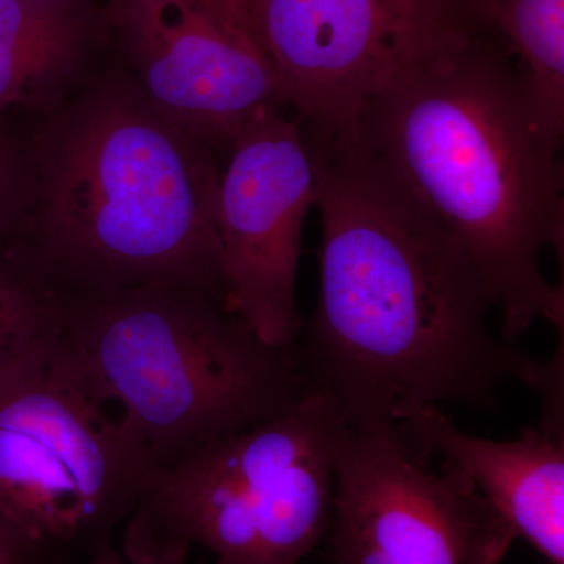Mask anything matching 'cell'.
I'll return each mask as SVG.
<instances>
[{
	"instance_id": "obj_10",
	"label": "cell",
	"mask_w": 564,
	"mask_h": 564,
	"mask_svg": "<svg viewBox=\"0 0 564 564\" xmlns=\"http://www.w3.org/2000/svg\"><path fill=\"white\" fill-rule=\"evenodd\" d=\"M109 11L144 98L212 152L231 151L256 115L285 106L258 44L198 0H110Z\"/></svg>"
},
{
	"instance_id": "obj_2",
	"label": "cell",
	"mask_w": 564,
	"mask_h": 564,
	"mask_svg": "<svg viewBox=\"0 0 564 564\" xmlns=\"http://www.w3.org/2000/svg\"><path fill=\"white\" fill-rule=\"evenodd\" d=\"M481 20L447 50L402 70L352 132L462 243L502 314V340L533 322L564 325L563 288L541 251L563 259L560 143L551 139L510 61Z\"/></svg>"
},
{
	"instance_id": "obj_19",
	"label": "cell",
	"mask_w": 564,
	"mask_h": 564,
	"mask_svg": "<svg viewBox=\"0 0 564 564\" xmlns=\"http://www.w3.org/2000/svg\"><path fill=\"white\" fill-rule=\"evenodd\" d=\"M54 2H69V3H79V0H54Z\"/></svg>"
},
{
	"instance_id": "obj_6",
	"label": "cell",
	"mask_w": 564,
	"mask_h": 564,
	"mask_svg": "<svg viewBox=\"0 0 564 564\" xmlns=\"http://www.w3.org/2000/svg\"><path fill=\"white\" fill-rule=\"evenodd\" d=\"M158 473L51 326L0 370V518L63 558L99 554Z\"/></svg>"
},
{
	"instance_id": "obj_1",
	"label": "cell",
	"mask_w": 564,
	"mask_h": 564,
	"mask_svg": "<svg viewBox=\"0 0 564 564\" xmlns=\"http://www.w3.org/2000/svg\"><path fill=\"white\" fill-rule=\"evenodd\" d=\"M322 218L317 310L296 340L303 395L325 400L347 429L397 432L404 404L499 410L536 362L489 333L491 296L462 243L352 131L303 126Z\"/></svg>"
},
{
	"instance_id": "obj_4",
	"label": "cell",
	"mask_w": 564,
	"mask_h": 564,
	"mask_svg": "<svg viewBox=\"0 0 564 564\" xmlns=\"http://www.w3.org/2000/svg\"><path fill=\"white\" fill-rule=\"evenodd\" d=\"M58 337L135 426L158 470L289 413L299 351L259 339L225 303L182 284L57 292Z\"/></svg>"
},
{
	"instance_id": "obj_14",
	"label": "cell",
	"mask_w": 564,
	"mask_h": 564,
	"mask_svg": "<svg viewBox=\"0 0 564 564\" xmlns=\"http://www.w3.org/2000/svg\"><path fill=\"white\" fill-rule=\"evenodd\" d=\"M57 295L24 245L0 248V370L55 323Z\"/></svg>"
},
{
	"instance_id": "obj_7",
	"label": "cell",
	"mask_w": 564,
	"mask_h": 564,
	"mask_svg": "<svg viewBox=\"0 0 564 564\" xmlns=\"http://www.w3.org/2000/svg\"><path fill=\"white\" fill-rule=\"evenodd\" d=\"M469 0H251L252 40L303 124L355 129L389 82L466 39Z\"/></svg>"
},
{
	"instance_id": "obj_3",
	"label": "cell",
	"mask_w": 564,
	"mask_h": 564,
	"mask_svg": "<svg viewBox=\"0 0 564 564\" xmlns=\"http://www.w3.org/2000/svg\"><path fill=\"white\" fill-rule=\"evenodd\" d=\"M220 181L137 85H99L40 133L22 245L55 292L182 284L225 303Z\"/></svg>"
},
{
	"instance_id": "obj_13",
	"label": "cell",
	"mask_w": 564,
	"mask_h": 564,
	"mask_svg": "<svg viewBox=\"0 0 564 564\" xmlns=\"http://www.w3.org/2000/svg\"><path fill=\"white\" fill-rule=\"evenodd\" d=\"M499 29L541 124L562 144L564 129V0H469Z\"/></svg>"
},
{
	"instance_id": "obj_12",
	"label": "cell",
	"mask_w": 564,
	"mask_h": 564,
	"mask_svg": "<svg viewBox=\"0 0 564 564\" xmlns=\"http://www.w3.org/2000/svg\"><path fill=\"white\" fill-rule=\"evenodd\" d=\"M77 3L0 0V110L51 107L84 58Z\"/></svg>"
},
{
	"instance_id": "obj_17",
	"label": "cell",
	"mask_w": 564,
	"mask_h": 564,
	"mask_svg": "<svg viewBox=\"0 0 564 564\" xmlns=\"http://www.w3.org/2000/svg\"><path fill=\"white\" fill-rule=\"evenodd\" d=\"M198 2L209 13L214 14L226 29L252 40L250 28L251 0H198Z\"/></svg>"
},
{
	"instance_id": "obj_11",
	"label": "cell",
	"mask_w": 564,
	"mask_h": 564,
	"mask_svg": "<svg viewBox=\"0 0 564 564\" xmlns=\"http://www.w3.org/2000/svg\"><path fill=\"white\" fill-rule=\"evenodd\" d=\"M395 423L422 454L441 456L552 564H564V437L527 429L514 441L481 440L456 429L433 404H404Z\"/></svg>"
},
{
	"instance_id": "obj_16",
	"label": "cell",
	"mask_w": 564,
	"mask_h": 564,
	"mask_svg": "<svg viewBox=\"0 0 564 564\" xmlns=\"http://www.w3.org/2000/svg\"><path fill=\"white\" fill-rule=\"evenodd\" d=\"M0 564H73L0 518Z\"/></svg>"
},
{
	"instance_id": "obj_9",
	"label": "cell",
	"mask_w": 564,
	"mask_h": 564,
	"mask_svg": "<svg viewBox=\"0 0 564 564\" xmlns=\"http://www.w3.org/2000/svg\"><path fill=\"white\" fill-rule=\"evenodd\" d=\"M218 195L225 307L263 343L293 347L304 326L296 276L315 180L303 120L256 115L228 152Z\"/></svg>"
},
{
	"instance_id": "obj_8",
	"label": "cell",
	"mask_w": 564,
	"mask_h": 564,
	"mask_svg": "<svg viewBox=\"0 0 564 564\" xmlns=\"http://www.w3.org/2000/svg\"><path fill=\"white\" fill-rule=\"evenodd\" d=\"M402 430L334 440L333 564H499L514 530L466 475L432 473Z\"/></svg>"
},
{
	"instance_id": "obj_18",
	"label": "cell",
	"mask_w": 564,
	"mask_h": 564,
	"mask_svg": "<svg viewBox=\"0 0 564 564\" xmlns=\"http://www.w3.org/2000/svg\"><path fill=\"white\" fill-rule=\"evenodd\" d=\"M87 564H128V562L121 555L120 549L110 545V547L104 549L99 554L93 555Z\"/></svg>"
},
{
	"instance_id": "obj_5",
	"label": "cell",
	"mask_w": 564,
	"mask_h": 564,
	"mask_svg": "<svg viewBox=\"0 0 564 564\" xmlns=\"http://www.w3.org/2000/svg\"><path fill=\"white\" fill-rule=\"evenodd\" d=\"M344 426L325 400L158 470L122 525L128 564H184L202 545L215 564H302L328 532L334 440Z\"/></svg>"
},
{
	"instance_id": "obj_15",
	"label": "cell",
	"mask_w": 564,
	"mask_h": 564,
	"mask_svg": "<svg viewBox=\"0 0 564 564\" xmlns=\"http://www.w3.org/2000/svg\"><path fill=\"white\" fill-rule=\"evenodd\" d=\"M29 196V161L10 137L0 131V237L24 220Z\"/></svg>"
}]
</instances>
